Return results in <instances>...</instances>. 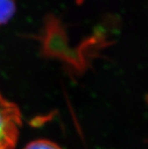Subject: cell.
Segmentation results:
<instances>
[{"mask_svg": "<svg viewBox=\"0 0 148 149\" xmlns=\"http://www.w3.org/2000/svg\"><path fill=\"white\" fill-rule=\"evenodd\" d=\"M24 149H62L57 144L47 139H38L29 143Z\"/></svg>", "mask_w": 148, "mask_h": 149, "instance_id": "obj_3", "label": "cell"}, {"mask_svg": "<svg viewBox=\"0 0 148 149\" xmlns=\"http://www.w3.org/2000/svg\"><path fill=\"white\" fill-rule=\"evenodd\" d=\"M15 0H0V26L6 24L15 15Z\"/></svg>", "mask_w": 148, "mask_h": 149, "instance_id": "obj_2", "label": "cell"}, {"mask_svg": "<svg viewBox=\"0 0 148 149\" xmlns=\"http://www.w3.org/2000/svg\"><path fill=\"white\" fill-rule=\"evenodd\" d=\"M22 114L17 104L0 94V149H15L18 141Z\"/></svg>", "mask_w": 148, "mask_h": 149, "instance_id": "obj_1", "label": "cell"}]
</instances>
